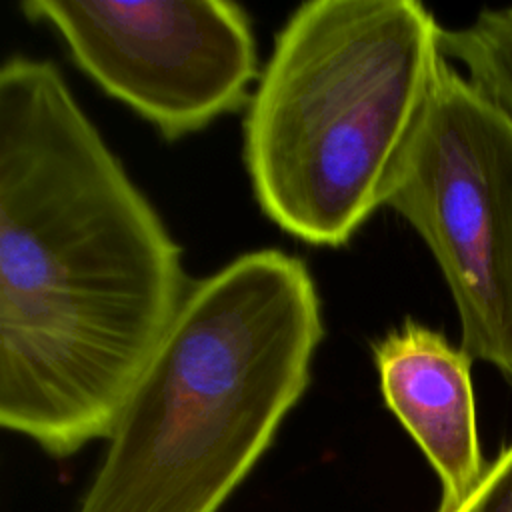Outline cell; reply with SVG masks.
<instances>
[{
  "label": "cell",
  "instance_id": "cell-4",
  "mask_svg": "<svg viewBox=\"0 0 512 512\" xmlns=\"http://www.w3.org/2000/svg\"><path fill=\"white\" fill-rule=\"evenodd\" d=\"M386 206L434 256L458 314L460 348L512 382V122L450 60Z\"/></svg>",
  "mask_w": 512,
  "mask_h": 512
},
{
  "label": "cell",
  "instance_id": "cell-2",
  "mask_svg": "<svg viewBox=\"0 0 512 512\" xmlns=\"http://www.w3.org/2000/svg\"><path fill=\"white\" fill-rule=\"evenodd\" d=\"M322 336L314 278L280 248L192 282L76 512H218L306 392Z\"/></svg>",
  "mask_w": 512,
  "mask_h": 512
},
{
  "label": "cell",
  "instance_id": "cell-3",
  "mask_svg": "<svg viewBox=\"0 0 512 512\" xmlns=\"http://www.w3.org/2000/svg\"><path fill=\"white\" fill-rule=\"evenodd\" d=\"M442 24L418 0H310L282 24L244 114L262 214L338 248L386 206L432 96Z\"/></svg>",
  "mask_w": 512,
  "mask_h": 512
},
{
  "label": "cell",
  "instance_id": "cell-5",
  "mask_svg": "<svg viewBox=\"0 0 512 512\" xmlns=\"http://www.w3.org/2000/svg\"><path fill=\"white\" fill-rule=\"evenodd\" d=\"M74 64L172 142L246 108L258 82L248 12L228 0H24Z\"/></svg>",
  "mask_w": 512,
  "mask_h": 512
},
{
  "label": "cell",
  "instance_id": "cell-1",
  "mask_svg": "<svg viewBox=\"0 0 512 512\" xmlns=\"http://www.w3.org/2000/svg\"><path fill=\"white\" fill-rule=\"evenodd\" d=\"M190 282L182 248L52 60L0 68V424L108 440Z\"/></svg>",
  "mask_w": 512,
  "mask_h": 512
},
{
  "label": "cell",
  "instance_id": "cell-8",
  "mask_svg": "<svg viewBox=\"0 0 512 512\" xmlns=\"http://www.w3.org/2000/svg\"><path fill=\"white\" fill-rule=\"evenodd\" d=\"M450 512H512V444L498 452L476 488Z\"/></svg>",
  "mask_w": 512,
  "mask_h": 512
},
{
  "label": "cell",
  "instance_id": "cell-7",
  "mask_svg": "<svg viewBox=\"0 0 512 512\" xmlns=\"http://www.w3.org/2000/svg\"><path fill=\"white\" fill-rule=\"evenodd\" d=\"M442 54L512 122V8H484L464 26L442 28Z\"/></svg>",
  "mask_w": 512,
  "mask_h": 512
},
{
  "label": "cell",
  "instance_id": "cell-6",
  "mask_svg": "<svg viewBox=\"0 0 512 512\" xmlns=\"http://www.w3.org/2000/svg\"><path fill=\"white\" fill-rule=\"evenodd\" d=\"M380 392L434 468L442 496L438 512L454 510L480 482V452L472 358L412 318L372 342Z\"/></svg>",
  "mask_w": 512,
  "mask_h": 512
}]
</instances>
